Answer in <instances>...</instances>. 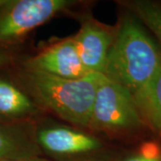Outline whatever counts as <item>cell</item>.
Wrapping results in <instances>:
<instances>
[{
  "mask_svg": "<svg viewBox=\"0 0 161 161\" xmlns=\"http://www.w3.org/2000/svg\"><path fill=\"white\" fill-rule=\"evenodd\" d=\"M6 0H0V9H1V7L4 6L5 4H6Z\"/></svg>",
  "mask_w": 161,
  "mask_h": 161,
  "instance_id": "cell-15",
  "label": "cell"
},
{
  "mask_svg": "<svg viewBox=\"0 0 161 161\" xmlns=\"http://www.w3.org/2000/svg\"><path fill=\"white\" fill-rule=\"evenodd\" d=\"M31 99L17 86L0 79V115L8 118H20L35 112Z\"/></svg>",
  "mask_w": 161,
  "mask_h": 161,
  "instance_id": "cell-10",
  "label": "cell"
},
{
  "mask_svg": "<svg viewBox=\"0 0 161 161\" xmlns=\"http://www.w3.org/2000/svg\"><path fill=\"white\" fill-rule=\"evenodd\" d=\"M113 161H161V145L154 142H147Z\"/></svg>",
  "mask_w": 161,
  "mask_h": 161,
  "instance_id": "cell-12",
  "label": "cell"
},
{
  "mask_svg": "<svg viewBox=\"0 0 161 161\" xmlns=\"http://www.w3.org/2000/svg\"><path fill=\"white\" fill-rule=\"evenodd\" d=\"M145 125L132 95L102 75L92 106L89 128L109 132H136Z\"/></svg>",
  "mask_w": 161,
  "mask_h": 161,
  "instance_id": "cell-3",
  "label": "cell"
},
{
  "mask_svg": "<svg viewBox=\"0 0 161 161\" xmlns=\"http://www.w3.org/2000/svg\"><path fill=\"white\" fill-rule=\"evenodd\" d=\"M114 37L115 31L95 20L88 19L81 23L73 39L80 61L89 72L104 75Z\"/></svg>",
  "mask_w": 161,
  "mask_h": 161,
  "instance_id": "cell-7",
  "label": "cell"
},
{
  "mask_svg": "<svg viewBox=\"0 0 161 161\" xmlns=\"http://www.w3.org/2000/svg\"><path fill=\"white\" fill-rule=\"evenodd\" d=\"M5 161H50L44 158H40V156H35L26 158H20V159H13V160H5Z\"/></svg>",
  "mask_w": 161,
  "mask_h": 161,
  "instance_id": "cell-14",
  "label": "cell"
},
{
  "mask_svg": "<svg viewBox=\"0 0 161 161\" xmlns=\"http://www.w3.org/2000/svg\"><path fill=\"white\" fill-rule=\"evenodd\" d=\"M11 59V56L8 55V53L0 50V67L6 65L8 63H10Z\"/></svg>",
  "mask_w": 161,
  "mask_h": 161,
  "instance_id": "cell-13",
  "label": "cell"
},
{
  "mask_svg": "<svg viewBox=\"0 0 161 161\" xmlns=\"http://www.w3.org/2000/svg\"><path fill=\"white\" fill-rule=\"evenodd\" d=\"M161 65V49L133 14L121 18L104 75L133 96L154 77Z\"/></svg>",
  "mask_w": 161,
  "mask_h": 161,
  "instance_id": "cell-1",
  "label": "cell"
},
{
  "mask_svg": "<svg viewBox=\"0 0 161 161\" xmlns=\"http://www.w3.org/2000/svg\"><path fill=\"white\" fill-rule=\"evenodd\" d=\"M69 0H6L0 9V42H11L73 5Z\"/></svg>",
  "mask_w": 161,
  "mask_h": 161,
  "instance_id": "cell-4",
  "label": "cell"
},
{
  "mask_svg": "<svg viewBox=\"0 0 161 161\" xmlns=\"http://www.w3.org/2000/svg\"><path fill=\"white\" fill-rule=\"evenodd\" d=\"M132 14L146 25L161 42V4L151 1H132L126 3Z\"/></svg>",
  "mask_w": 161,
  "mask_h": 161,
  "instance_id": "cell-11",
  "label": "cell"
},
{
  "mask_svg": "<svg viewBox=\"0 0 161 161\" xmlns=\"http://www.w3.org/2000/svg\"><path fill=\"white\" fill-rule=\"evenodd\" d=\"M25 71L40 72L65 79H79L91 74L80 61L75 40H60L28 59Z\"/></svg>",
  "mask_w": 161,
  "mask_h": 161,
  "instance_id": "cell-6",
  "label": "cell"
},
{
  "mask_svg": "<svg viewBox=\"0 0 161 161\" xmlns=\"http://www.w3.org/2000/svg\"><path fill=\"white\" fill-rule=\"evenodd\" d=\"M133 99L144 124L161 133V65L150 82L133 96Z\"/></svg>",
  "mask_w": 161,
  "mask_h": 161,
  "instance_id": "cell-8",
  "label": "cell"
},
{
  "mask_svg": "<svg viewBox=\"0 0 161 161\" xmlns=\"http://www.w3.org/2000/svg\"><path fill=\"white\" fill-rule=\"evenodd\" d=\"M39 156V146L20 127L0 124V161Z\"/></svg>",
  "mask_w": 161,
  "mask_h": 161,
  "instance_id": "cell-9",
  "label": "cell"
},
{
  "mask_svg": "<svg viewBox=\"0 0 161 161\" xmlns=\"http://www.w3.org/2000/svg\"><path fill=\"white\" fill-rule=\"evenodd\" d=\"M25 80L34 98L45 108L72 125L88 127L101 74L65 79L25 71Z\"/></svg>",
  "mask_w": 161,
  "mask_h": 161,
  "instance_id": "cell-2",
  "label": "cell"
},
{
  "mask_svg": "<svg viewBox=\"0 0 161 161\" xmlns=\"http://www.w3.org/2000/svg\"><path fill=\"white\" fill-rule=\"evenodd\" d=\"M37 144L60 161H94L103 149L98 138L73 128L50 126L37 132Z\"/></svg>",
  "mask_w": 161,
  "mask_h": 161,
  "instance_id": "cell-5",
  "label": "cell"
}]
</instances>
